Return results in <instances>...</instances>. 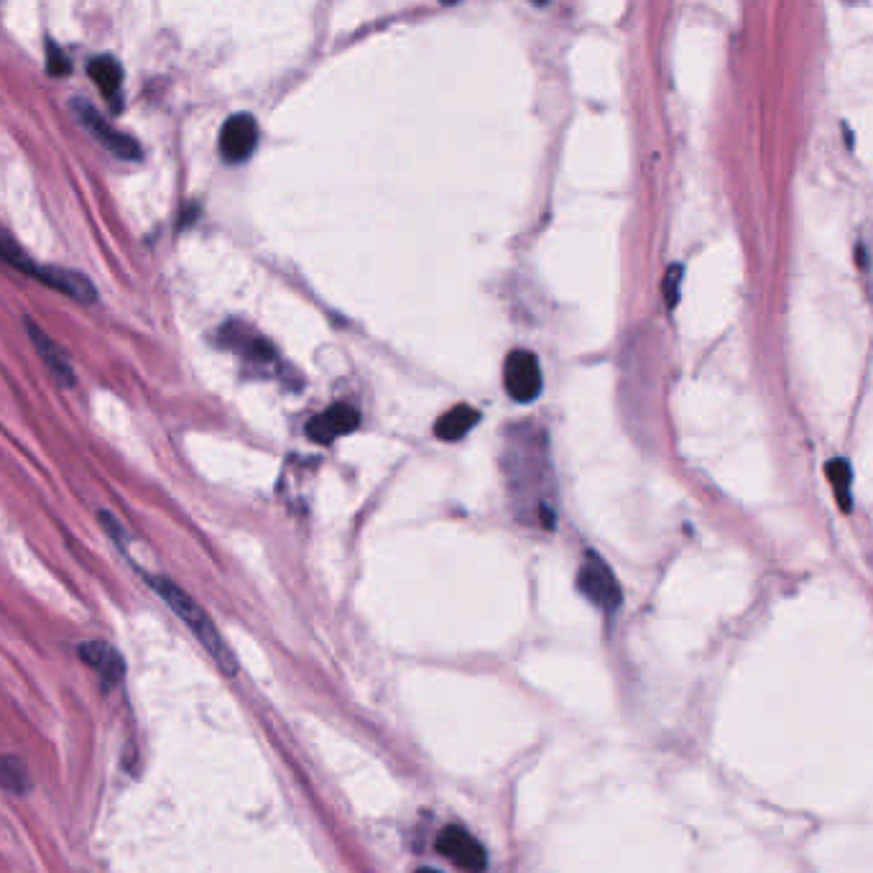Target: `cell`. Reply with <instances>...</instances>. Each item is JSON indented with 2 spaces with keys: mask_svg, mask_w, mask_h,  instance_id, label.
Wrapping results in <instances>:
<instances>
[{
  "mask_svg": "<svg viewBox=\"0 0 873 873\" xmlns=\"http://www.w3.org/2000/svg\"><path fill=\"white\" fill-rule=\"evenodd\" d=\"M503 473L516 516L531 524H552L554 480L544 434L531 427H511L503 447Z\"/></svg>",
  "mask_w": 873,
  "mask_h": 873,
  "instance_id": "cell-1",
  "label": "cell"
},
{
  "mask_svg": "<svg viewBox=\"0 0 873 873\" xmlns=\"http://www.w3.org/2000/svg\"><path fill=\"white\" fill-rule=\"evenodd\" d=\"M146 580H149L151 588L156 590V595H159V598L164 600L174 613H177L179 621L192 631L194 639L205 646L207 654L217 662V667L223 669L225 674L238 672V662H235L233 651L228 649V644H225V639L220 636V631H217V626L212 623V618L207 616L205 608H202L192 595L184 593L177 582H172L169 577L146 575Z\"/></svg>",
  "mask_w": 873,
  "mask_h": 873,
  "instance_id": "cell-2",
  "label": "cell"
},
{
  "mask_svg": "<svg viewBox=\"0 0 873 873\" xmlns=\"http://www.w3.org/2000/svg\"><path fill=\"white\" fill-rule=\"evenodd\" d=\"M577 590H580L595 608L605 613H613L621 608V585L616 582V575L611 567L605 565L603 557L588 552L582 560L580 570H577Z\"/></svg>",
  "mask_w": 873,
  "mask_h": 873,
  "instance_id": "cell-3",
  "label": "cell"
},
{
  "mask_svg": "<svg viewBox=\"0 0 873 873\" xmlns=\"http://www.w3.org/2000/svg\"><path fill=\"white\" fill-rule=\"evenodd\" d=\"M72 110L77 115V123L85 126V131L95 138L103 149H108L110 154L118 156L123 161H138L143 156L141 146H138L136 138H131L128 133H120L118 128H113L103 115L97 113L87 100H72Z\"/></svg>",
  "mask_w": 873,
  "mask_h": 873,
  "instance_id": "cell-4",
  "label": "cell"
},
{
  "mask_svg": "<svg viewBox=\"0 0 873 873\" xmlns=\"http://www.w3.org/2000/svg\"><path fill=\"white\" fill-rule=\"evenodd\" d=\"M503 386L508 396L519 404H529L542 391V366L537 355L529 350H514L508 353L506 366H503Z\"/></svg>",
  "mask_w": 873,
  "mask_h": 873,
  "instance_id": "cell-5",
  "label": "cell"
},
{
  "mask_svg": "<svg viewBox=\"0 0 873 873\" xmlns=\"http://www.w3.org/2000/svg\"><path fill=\"white\" fill-rule=\"evenodd\" d=\"M437 851L465 873H483L485 866H488L483 845L460 825H447L442 830L440 838H437Z\"/></svg>",
  "mask_w": 873,
  "mask_h": 873,
  "instance_id": "cell-6",
  "label": "cell"
},
{
  "mask_svg": "<svg viewBox=\"0 0 873 873\" xmlns=\"http://www.w3.org/2000/svg\"><path fill=\"white\" fill-rule=\"evenodd\" d=\"M258 146V123L253 115L240 113L225 120L223 131H220V154L228 164H243L251 159V154Z\"/></svg>",
  "mask_w": 873,
  "mask_h": 873,
  "instance_id": "cell-7",
  "label": "cell"
},
{
  "mask_svg": "<svg viewBox=\"0 0 873 873\" xmlns=\"http://www.w3.org/2000/svg\"><path fill=\"white\" fill-rule=\"evenodd\" d=\"M36 281L46 286V289L57 291L62 297L72 299V302L80 304H92L97 302V289L85 274L72 269H62V266H44L41 263V271L36 276Z\"/></svg>",
  "mask_w": 873,
  "mask_h": 873,
  "instance_id": "cell-8",
  "label": "cell"
},
{
  "mask_svg": "<svg viewBox=\"0 0 873 873\" xmlns=\"http://www.w3.org/2000/svg\"><path fill=\"white\" fill-rule=\"evenodd\" d=\"M26 330H29V340L31 345L36 348V353H39L41 363L46 366V371L52 373V378L57 383H62V386H75V368H72V363H69L67 353H64L62 348H59L57 340H52L49 337V332L44 330V327L34 325V322H26Z\"/></svg>",
  "mask_w": 873,
  "mask_h": 873,
  "instance_id": "cell-9",
  "label": "cell"
},
{
  "mask_svg": "<svg viewBox=\"0 0 873 873\" xmlns=\"http://www.w3.org/2000/svg\"><path fill=\"white\" fill-rule=\"evenodd\" d=\"M360 422V414L355 406L350 404H335L330 409H325L322 414L312 419L307 424V434L317 442H332L335 437H343V434L353 432Z\"/></svg>",
  "mask_w": 873,
  "mask_h": 873,
  "instance_id": "cell-10",
  "label": "cell"
},
{
  "mask_svg": "<svg viewBox=\"0 0 873 873\" xmlns=\"http://www.w3.org/2000/svg\"><path fill=\"white\" fill-rule=\"evenodd\" d=\"M77 654H80L87 667H92L100 674V682H103L105 690H113L123 679V657L105 641H85V644H80Z\"/></svg>",
  "mask_w": 873,
  "mask_h": 873,
  "instance_id": "cell-11",
  "label": "cell"
},
{
  "mask_svg": "<svg viewBox=\"0 0 873 873\" xmlns=\"http://www.w3.org/2000/svg\"><path fill=\"white\" fill-rule=\"evenodd\" d=\"M87 75H90V80L95 82L97 90L103 92L110 103L118 100V92L120 87H123V67H120V62H115V59L108 57V54H105V57H95L90 64H87Z\"/></svg>",
  "mask_w": 873,
  "mask_h": 873,
  "instance_id": "cell-12",
  "label": "cell"
},
{
  "mask_svg": "<svg viewBox=\"0 0 873 873\" xmlns=\"http://www.w3.org/2000/svg\"><path fill=\"white\" fill-rule=\"evenodd\" d=\"M478 422H480L478 411L470 409V406H455V409L447 411L440 422L434 424V434L445 442H457L463 440L465 434H468Z\"/></svg>",
  "mask_w": 873,
  "mask_h": 873,
  "instance_id": "cell-13",
  "label": "cell"
},
{
  "mask_svg": "<svg viewBox=\"0 0 873 873\" xmlns=\"http://www.w3.org/2000/svg\"><path fill=\"white\" fill-rule=\"evenodd\" d=\"M0 261L6 263V266H11V269H16L18 274L31 276V279H36L41 271V263H36L29 253L23 251V248L18 246V240L13 238L3 225H0Z\"/></svg>",
  "mask_w": 873,
  "mask_h": 873,
  "instance_id": "cell-14",
  "label": "cell"
},
{
  "mask_svg": "<svg viewBox=\"0 0 873 873\" xmlns=\"http://www.w3.org/2000/svg\"><path fill=\"white\" fill-rule=\"evenodd\" d=\"M0 787L11 794H26L31 787L29 769L16 756L0 754Z\"/></svg>",
  "mask_w": 873,
  "mask_h": 873,
  "instance_id": "cell-15",
  "label": "cell"
},
{
  "mask_svg": "<svg viewBox=\"0 0 873 873\" xmlns=\"http://www.w3.org/2000/svg\"><path fill=\"white\" fill-rule=\"evenodd\" d=\"M828 475L840 508H843V511H851V465L845 463V460H840V457H835L833 463L828 465Z\"/></svg>",
  "mask_w": 873,
  "mask_h": 873,
  "instance_id": "cell-16",
  "label": "cell"
},
{
  "mask_svg": "<svg viewBox=\"0 0 873 873\" xmlns=\"http://www.w3.org/2000/svg\"><path fill=\"white\" fill-rule=\"evenodd\" d=\"M46 69H49V75H54V77L69 75V69H72L67 54H64L62 49L54 44V41H49V44H46Z\"/></svg>",
  "mask_w": 873,
  "mask_h": 873,
  "instance_id": "cell-17",
  "label": "cell"
},
{
  "mask_svg": "<svg viewBox=\"0 0 873 873\" xmlns=\"http://www.w3.org/2000/svg\"><path fill=\"white\" fill-rule=\"evenodd\" d=\"M679 281H682V269H679V266H672L667 274V281H664V294H667L669 307H674V304H677Z\"/></svg>",
  "mask_w": 873,
  "mask_h": 873,
  "instance_id": "cell-18",
  "label": "cell"
},
{
  "mask_svg": "<svg viewBox=\"0 0 873 873\" xmlns=\"http://www.w3.org/2000/svg\"><path fill=\"white\" fill-rule=\"evenodd\" d=\"M417 873H440V871H434V868H419Z\"/></svg>",
  "mask_w": 873,
  "mask_h": 873,
  "instance_id": "cell-19",
  "label": "cell"
}]
</instances>
